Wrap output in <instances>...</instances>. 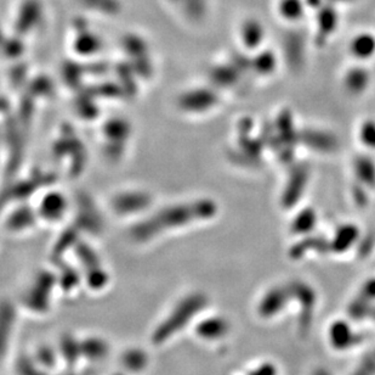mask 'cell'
I'll return each mask as SVG.
<instances>
[{
	"mask_svg": "<svg viewBox=\"0 0 375 375\" xmlns=\"http://www.w3.org/2000/svg\"><path fill=\"white\" fill-rule=\"evenodd\" d=\"M350 53L357 61H367L375 55V39L371 34H359L351 42Z\"/></svg>",
	"mask_w": 375,
	"mask_h": 375,
	"instance_id": "6da1fadb",
	"label": "cell"
}]
</instances>
